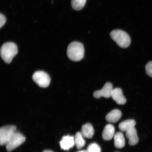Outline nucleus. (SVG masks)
Instances as JSON below:
<instances>
[{
    "instance_id": "ddd939ff",
    "label": "nucleus",
    "mask_w": 152,
    "mask_h": 152,
    "mask_svg": "<svg viewBox=\"0 0 152 152\" xmlns=\"http://www.w3.org/2000/svg\"><path fill=\"white\" fill-rule=\"evenodd\" d=\"M81 133L84 137L91 138L94 136V131L92 125L90 123H87L82 127Z\"/></svg>"
},
{
    "instance_id": "39448f33",
    "label": "nucleus",
    "mask_w": 152,
    "mask_h": 152,
    "mask_svg": "<svg viewBox=\"0 0 152 152\" xmlns=\"http://www.w3.org/2000/svg\"><path fill=\"white\" fill-rule=\"evenodd\" d=\"M26 137L21 133L17 132L11 138L6 144V149L7 151L10 152L20 146L25 141Z\"/></svg>"
},
{
    "instance_id": "f8f14e48",
    "label": "nucleus",
    "mask_w": 152,
    "mask_h": 152,
    "mask_svg": "<svg viewBox=\"0 0 152 152\" xmlns=\"http://www.w3.org/2000/svg\"><path fill=\"white\" fill-rule=\"evenodd\" d=\"M126 136L129 139V143L131 146L136 145L138 142L137 132L135 128L126 132Z\"/></svg>"
},
{
    "instance_id": "6ab92c4d",
    "label": "nucleus",
    "mask_w": 152,
    "mask_h": 152,
    "mask_svg": "<svg viewBox=\"0 0 152 152\" xmlns=\"http://www.w3.org/2000/svg\"><path fill=\"white\" fill-rule=\"evenodd\" d=\"M145 69L147 75L152 77V61L148 62L146 64Z\"/></svg>"
},
{
    "instance_id": "9b49d317",
    "label": "nucleus",
    "mask_w": 152,
    "mask_h": 152,
    "mask_svg": "<svg viewBox=\"0 0 152 152\" xmlns=\"http://www.w3.org/2000/svg\"><path fill=\"white\" fill-rule=\"evenodd\" d=\"M121 116L122 114L119 110H113L106 115V119L108 122L115 123L117 122L121 119Z\"/></svg>"
},
{
    "instance_id": "a211bd4d",
    "label": "nucleus",
    "mask_w": 152,
    "mask_h": 152,
    "mask_svg": "<svg viewBox=\"0 0 152 152\" xmlns=\"http://www.w3.org/2000/svg\"><path fill=\"white\" fill-rule=\"evenodd\" d=\"M87 151V152H101V150L99 145L97 144L93 143L88 146Z\"/></svg>"
},
{
    "instance_id": "f03ea898",
    "label": "nucleus",
    "mask_w": 152,
    "mask_h": 152,
    "mask_svg": "<svg viewBox=\"0 0 152 152\" xmlns=\"http://www.w3.org/2000/svg\"><path fill=\"white\" fill-rule=\"evenodd\" d=\"M18 47L15 43H5L1 47V58L6 63H10L13 58L18 54Z\"/></svg>"
},
{
    "instance_id": "f3484780",
    "label": "nucleus",
    "mask_w": 152,
    "mask_h": 152,
    "mask_svg": "<svg viewBox=\"0 0 152 152\" xmlns=\"http://www.w3.org/2000/svg\"><path fill=\"white\" fill-rule=\"evenodd\" d=\"M86 0H72V8L76 10H80L83 8Z\"/></svg>"
},
{
    "instance_id": "dca6fc26",
    "label": "nucleus",
    "mask_w": 152,
    "mask_h": 152,
    "mask_svg": "<svg viewBox=\"0 0 152 152\" xmlns=\"http://www.w3.org/2000/svg\"><path fill=\"white\" fill-rule=\"evenodd\" d=\"M84 137L81 132H78L76 134L75 140V143L77 149H80L83 148L85 145V141Z\"/></svg>"
},
{
    "instance_id": "4468645a",
    "label": "nucleus",
    "mask_w": 152,
    "mask_h": 152,
    "mask_svg": "<svg viewBox=\"0 0 152 152\" xmlns=\"http://www.w3.org/2000/svg\"><path fill=\"white\" fill-rule=\"evenodd\" d=\"M136 122L134 120L128 119L124 121L119 124V128L122 132H126L133 128H134Z\"/></svg>"
},
{
    "instance_id": "aec40b11",
    "label": "nucleus",
    "mask_w": 152,
    "mask_h": 152,
    "mask_svg": "<svg viewBox=\"0 0 152 152\" xmlns=\"http://www.w3.org/2000/svg\"><path fill=\"white\" fill-rule=\"evenodd\" d=\"M6 18L5 17L3 14L0 15V28L2 27L4 25L6 22Z\"/></svg>"
},
{
    "instance_id": "4be33fe9",
    "label": "nucleus",
    "mask_w": 152,
    "mask_h": 152,
    "mask_svg": "<svg viewBox=\"0 0 152 152\" xmlns=\"http://www.w3.org/2000/svg\"><path fill=\"white\" fill-rule=\"evenodd\" d=\"M77 152H87V151H78Z\"/></svg>"
},
{
    "instance_id": "1a4fd4ad",
    "label": "nucleus",
    "mask_w": 152,
    "mask_h": 152,
    "mask_svg": "<svg viewBox=\"0 0 152 152\" xmlns=\"http://www.w3.org/2000/svg\"><path fill=\"white\" fill-rule=\"evenodd\" d=\"M75 144V138L69 136L63 137L60 142L61 147L65 151H68L73 147Z\"/></svg>"
},
{
    "instance_id": "6e6552de",
    "label": "nucleus",
    "mask_w": 152,
    "mask_h": 152,
    "mask_svg": "<svg viewBox=\"0 0 152 152\" xmlns=\"http://www.w3.org/2000/svg\"><path fill=\"white\" fill-rule=\"evenodd\" d=\"M111 97L117 104L123 105L126 103V98L124 96L122 90L120 88L113 89Z\"/></svg>"
},
{
    "instance_id": "7ed1b4c3",
    "label": "nucleus",
    "mask_w": 152,
    "mask_h": 152,
    "mask_svg": "<svg viewBox=\"0 0 152 152\" xmlns=\"http://www.w3.org/2000/svg\"><path fill=\"white\" fill-rule=\"evenodd\" d=\"M110 36L117 44L122 48H127L130 45V37L126 32L122 30H114L110 33Z\"/></svg>"
},
{
    "instance_id": "412c9836",
    "label": "nucleus",
    "mask_w": 152,
    "mask_h": 152,
    "mask_svg": "<svg viewBox=\"0 0 152 152\" xmlns=\"http://www.w3.org/2000/svg\"><path fill=\"white\" fill-rule=\"evenodd\" d=\"M43 152H54L52 151H50V150H45Z\"/></svg>"
},
{
    "instance_id": "20e7f679",
    "label": "nucleus",
    "mask_w": 152,
    "mask_h": 152,
    "mask_svg": "<svg viewBox=\"0 0 152 152\" xmlns=\"http://www.w3.org/2000/svg\"><path fill=\"white\" fill-rule=\"evenodd\" d=\"M16 131V126L14 125H6L2 127L0 129L1 145H6Z\"/></svg>"
},
{
    "instance_id": "9d476101",
    "label": "nucleus",
    "mask_w": 152,
    "mask_h": 152,
    "mask_svg": "<svg viewBox=\"0 0 152 152\" xmlns=\"http://www.w3.org/2000/svg\"><path fill=\"white\" fill-rule=\"evenodd\" d=\"M115 129L113 125L108 124L104 127L102 132V137L106 140H111L115 136Z\"/></svg>"
},
{
    "instance_id": "0eeeda50",
    "label": "nucleus",
    "mask_w": 152,
    "mask_h": 152,
    "mask_svg": "<svg viewBox=\"0 0 152 152\" xmlns=\"http://www.w3.org/2000/svg\"><path fill=\"white\" fill-rule=\"evenodd\" d=\"M113 90V85L111 83L108 82L105 83L101 90L95 91L93 95L94 97L97 99L101 97L109 98L111 97Z\"/></svg>"
},
{
    "instance_id": "2eb2a0df",
    "label": "nucleus",
    "mask_w": 152,
    "mask_h": 152,
    "mask_svg": "<svg viewBox=\"0 0 152 152\" xmlns=\"http://www.w3.org/2000/svg\"><path fill=\"white\" fill-rule=\"evenodd\" d=\"M114 145L115 147L121 149L124 147L125 140L123 134L121 132H118L114 136Z\"/></svg>"
},
{
    "instance_id": "f257e3e1",
    "label": "nucleus",
    "mask_w": 152,
    "mask_h": 152,
    "mask_svg": "<svg viewBox=\"0 0 152 152\" xmlns=\"http://www.w3.org/2000/svg\"><path fill=\"white\" fill-rule=\"evenodd\" d=\"M84 48L81 43L73 42L68 45L67 55L70 60L74 61H79L83 59L84 56Z\"/></svg>"
},
{
    "instance_id": "423d86ee",
    "label": "nucleus",
    "mask_w": 152,
    "mask_h": 152,
    "mask_svg": "<svg viewBox=\"0 0 152 152\" xmlns=\"http://www.w3.org/2000/svg\"><path fill=\"white\" fill-rule=\"evenodd\" d=\"M33 80L39 86L46 88L50 84V78L48 74L45 72L38 71L35 72L33 75Z\"/></svg>"
}]
</instances>
